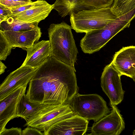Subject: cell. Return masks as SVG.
<instances>
[{"instance_id":"cell-4","label":"cell","mask_w":135,"mask_h":135,"mask_svg":"<svg viewBox=\"0 0 135 135\" xmlns=\"http://www.w3.org/2000/svg\"><path fill=\"white\" fill-rule=\"evenodd\" d=\"M70 16L71 28L77 33H86L103 28L117 17L111 7L84 9Z\"/></svg>"},{"instance_id":"cell-18","label":"cell","mask_w":135,"mask_h":135,"mask_svg":"<svg viewBox=\"0 0 135 135\" xmlns=\"http://www.w3.org/2000/svg\"><path fill=\"white\" fill-rule=\"evenodd\" d=\"M54 5V9L56 11L61 17L70 16L74 13L83 10L84 7L80 0H56Z\"/></svg>"},{"instance_id":"cell-25","label":"cell","mask_w":135,"mask_h":135,"mask_svg":"<svg viewBox=\"0 0 135 135\" xmlns=\"http://www.w3.org/2000/svg\"><path fill=\"white\" fill-rule=\"evenodd\" d=\"M22 131L20 128L12 127L10 129H6L0 135H22Z\"/></svg>"},{"instance_id":"cell-30","label":"cell","mask_w":135,"mask_h":135,"mask_svg":"<svg viewBox=\"0 0 135 135\" xmlns=\"http://www.w3.org/2000/svg\"><path fill=\"white\" fill-rule=\"evenodd\" d=\"M133 135H135V130H134L133 132Z\"/></svg>"},{"instance_id":"cell-12","label":"cell","mask_w":135,"mask_h":135,"mask_svg":"<svg viewBox=\"0 0 135 135\" xmlns=\"http://www.w3.org/2000/svg\"><path fill=\"white\" fill-rule=\"evenodd\" d=\"M122 75H135V46L123 47L116 52L111 62Z\"/></svg>"},{"instance_id":"cell-17","label":"cell","mask_w":135,"mask_h":135,"mask_svg":"<svg viewBox=\"0 0 135 135\" xmlns=\"http://www.w3.org/2000/svg\"><path fill=\"white\" fill-rule=\"evenodd\" d=\"M44 104L31 102L25 94L22 96L18 103L17 115L18 117L24 119L26 121Z\"/></svg>"},{"instance_id":"cell-29","label":"cell","mask_w":135,"mask_h":135,"mask_svg":"<svg viewBox=\"0 0 135 135\" xmlns=\"http://www.w3.org/2000/svg\"><path fill=\"white\" fill-rule=\"evenodd\" d=\"M133 79V80L135 83V75L134 76V77L132 78Z\"/></svg>"},{"instance_id":"cell-1","label":"cell","mask_w":135,"mask_h":135,"mask_svg":"<svg viewBox=\"0 0 135 135\" xmlns=\"http://www.w3.org/2000/svg\"><path fill=\"white\" fill-rule=\"evenodd\" d=\"M75 69L51 56L38 68L26 94L33 103H68L78 93Z\"/></svg>"},{"instance_id":"cell-10","label":"cell","mask_w":135,"mask_h":135,"mask_svg":"<svg viewBox=\"0 0 135 135\" xmlns=\"http://www.w3.org/2000/svg\"><path fill=\"white\" fill-rule=\"evenodd\" d=\"M88 123V120L74 115L52 124L44 135H83Z\"/></svg>"},{"instance_id":"cell-27","label":"cell","mask_w":135,"mask_h":135,"mask_svg":"<svg viewBox=\"0 0 135 135\" xmlns=\"http://www.w3.org/2000/svg\"><path fill=\"white\" fill-rule=\"evenodd\" d=\"M0 4L10 8L15 7L12 0H0Z\"/></svg>"},{"instance_id":"cell-26","label":"cell","mask_w":135,"mask_h":135,"mask_svg":"<svg viewBox=\"0 0 135 135\" xmlns=\"http://www.w3.org/2000/svg\"><path fill=\"white\" fill-rule=\"evenodd\" d=\"M12 1L14 3L15 7L21 6L32 2L31 0H12Z\"/></svg>"},{"instance_id":"cell-23","label":"cell","mask_w":135,"mask_h":135,"mask_svg":"<svg viewBox=\"0 0 135 135\" xmlns=\"http://www.w3.org/2000/svg\"><path fill=\"white\" fill-rule=\"evenodd\" d=\"M11 8L0 4V22L11 15Z\"/></svg>"},{"instance_id":"cell-9","label":"cell","mask_w":135,"mask_h":135,"mask_svg":"<svg viewBox=\"0 0 135 135\" xmlns=\"http://www.w3.org/2000/svg\"><path fill=\"white\" fill-rule=\"evenodd\" d=\"M37 69L21 66L11 73L0 86V100L13 92L19 86H27Z\"/></svg>"},{"instance_id":"cell-8","label":"cell","mask_w":135,"mask_h":135,"mask_svg":"<svg viewBox=\"0 0 135 135\" xmlns=\"http://www.w3.org/2000/svg\"><path fill=\"white\" fill-rule=\"evenodd\" d=\"M110 106V113L93 124L89 135H119L124 129L125 122L120 110L116 105Z\"/></svg>"},{"instance_id":"cell-20","label":"cell","mask_w":135,"mask_h":135,"mask_svg":"<svg viewBox=\"0 0 135 135\" xmlns=\"http://www.w3.org/2000/svg\"><path fill=\"white\" fill-rule=\"evenodd\" d=\"M82 6L90 9L111 7L114 0H80Z\"/></svg>"},{"instance_id":"cell-14","label":"cell","mask_w":135,"mask_h":135,"mask_svg":"<svg viewBox=\"0 0 135 135\" xmlns=\"http://www.w3.org/2000/svg\"><path fill=\"white\" fill-rule=\"evenodd\" d=\"M0 32L3 34L9 44L13 47L22 49L30 47L38 41L41 36L40 28L37 30L25 31H6Z\"/></svg>"},{"instance_id":"cell-22","label":"cell","mask_w":135,"mask_h":135,"mask_svg":"<svg viewBox=\"0 0 135 135\" xmlns=\"http://www.w3.org/2000/svg\"><path fill=\"white\" fill-rule=\"evenodd\" d=\"M43 0H37L28 3L17 7L11 8V15H15L31 8L35 5L42 2Z\"/></svg>"},{"instance_id":"cell-15","label":"cell","mask_w":135,"mask_h":135,"mask_svg":"<svg viewBox=\"0 0 135 135\" xmlns=\"http://www.w3.org/2000/svg\"><path fill=\"white\" fill-rule=\"evenodd\" d=\"M54 7L53 4H50L43 0L41 3L26 11L10 17L28 23H39L49 16L54 9Z\"/></svg>"},{"instance_id":"cell-2","label":"cell","mask_w":135,"mask_h":135,"mask_svg":"<svg viewBox=\"0 0 135 135\" xmlns=\"http://www.w3.org/2000/svg\"><path fill=\"white\" fill-rule=\"evenodd\" d=\"M65 22L52 24L48 29L51 56L74 69L78 51L71 31Z\"/></svg>"},{"instance_id":"cell-16","label":"cell","mask_w":135,"mask_h":135,"mask_svg":"<svg viewBox=\"0 0 135 135\" xmlns=\"http://www.w3.org/2000/svg\"><path fill=\"white\" fill-rule=\"evenodd\" d=\"M38 23H28L11 16L0 22V30L22 31L37 30L40 28L38 26Z\"/></svg>"},{"instance_id":"cell-24","label":"cell","mask_w":135,"mask_h":135,"mask_svg":"<svg viewBox=\"0 0 135 135\" xmlns=\"http://www.w3.org/2000/svg\"><path fill=\"white\" fill-rule=\"evenodd\" d=\"M27 126L22 130V135H44L43 133L40 130L35 128Z\"/></svg>"},{"instance_id":"cell-28","label":"cell","mask_w":135,"mask_h":135,"mask_svg":"<svg viewBox=\"0 0 135 135\" xmlns=\"http://www.w3.org/2000/svg\"><path fill=\"white\" fill-rule=\"evenodd\" d=\"M7 68L6 66L1 61H0V74H3L5 71V70Z\"/></svg>"},{"instance_id":"cell-11","label":"cell","mask_w":135,"mask_h":135,"mask_svg":"<svg viewBox=\"0 0 135 135\" xmlns=\"http://www.w3.org/2000/svg\"><path fill=\"white\" fill-rule=\"evenodd\" d=\"M27 86H19L4 99L0 100V134L5 131L6 126L11 120L18 118L17 107L22 96L25 94Z\"/></svg>"},{"instance_id":"cell-6","label":"cell","mask_w":135,"mask_h":135,"mask_svg":"<svg viewBox=\"0 0 135 135\" xmlns=\"http://www.w3.org/2000/svg\"><path fill=\"white\" fill-rule=\"evenodd\" d=\"M74 115L68 103L44 104L27 119L23 126L36 128L44 134L52 124Z\"/></svg>"},{"instance_id":"cell-7","label":"cell","mask_w":135,"mask_h":135,"mask_svg":"<svg viewBox=\"0 0 135 135\" xmlns=\"http://www.w3.org/2000/svg\"><path fill=\"white\" fill-rule=\"evenodd\" d=\"M121 76L112 62L105 66L102 73L101 86L109 99L110 105H117L123 99L125 91L122 87Z\"/></svg>"},{"instance_id":"cell-13","label":"cell","mask_w":135,"mask_h":135,"mask_svg":"<svg viewBox=\"0 0 135 135\" xmlns=\"http://www.w3.org/2000/svg\"><path fill=\"white\" fill-rule=\"evenodd\" d=\"M22 49L27 51V55L21 66H28L36 69L51 56L49 40H42L34 44L30 47Z\"/></svg>"},{"instance_id":"cell-3","label":"cell","mask_w":135,"mask_h":135,"mask_svg":"<svg viewBox=\"0 0 135 135\" xmlns=\"http://www.w3.org/2000/svg\"><path fill=\"white\" fill-rule=\"evenodd\" d=\"M131 22L121 16L109 22L103 28L86 33L80 42L82 50L90 54L99 51L117 33L129 27Z\"/></svg>"},{"instance_id":"cell-31","label":"cell","mask_w":135,"mask_h":135,"mask_svg":"<svg viewBox=\"0 0 135 135\" xmlns=\"http://www.w3.org/2000/svg\"></svg>"},{"instance_id":"cell-5","label":"cell","mask_w":135,"mask_h":135,"mask_svg":"<svg viewBox=\"0 0 135 135\" xmlns=\"http://www.w3.org/2000/svg\"><path fill=\"white\" fill-rule=\"evenodd\" d=\"M68 104L75 115L94 122L110 112L106 102L97 94L83 95L78 93Z\"/></svg>"},{"instance_id":"cell-21","label":"cell","mask_w":135,"mask_h":135,"mask_svg":"<svg viewBox=\"0 0 135 135\" xmlns=\"http://www.w3.org/2000/svg\"><path fill=\"white\" fill-rule=\"evenodd\" d=\"M13 47L8 42L3 34L0 32V60H5L11 53Z\"/></svg>"},{"instance_id":"cell-19","label":"cell","mask_w":135,"mask_h":135,"mask_svg":"<svg viewBox=\"0 0 135 135\" xmlns=\"http://www.w3.org/2000/svg\"><path fill=\"white\" fill-rule=\"evenodd\" d=\"M111 7L113 14L118 17L135 7V0H114Z\"/></svg>"}]
</instances>
